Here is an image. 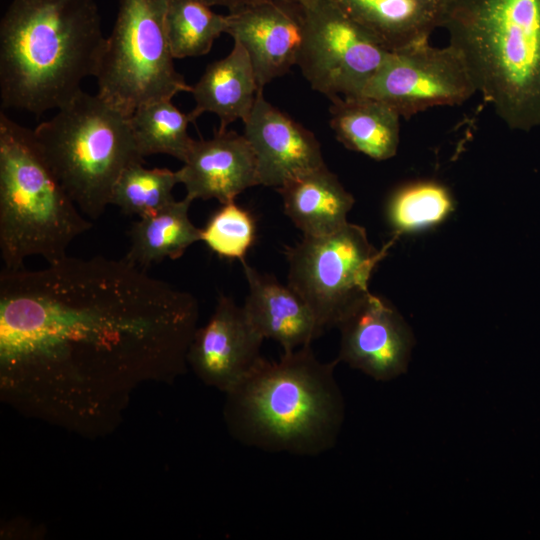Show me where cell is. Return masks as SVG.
I'll return each instance as SVG.
<instances>
[{
	"mask_svg": "<svg viewBox=\"0 0 540 540\" xmlns=\"http://www.w3.org/2000/svg\"><path fill=\"white\" fill-rule=\"evenodd\" d=\"M192 200H174L164 209L135 221L128 231L129 250L124 257L129 263L146 270L165 258L177 259L195 242L201 241L202 230L190 220Z\"/></svg>",
	"mask_w": 540,
	"mask_h": 540,
	"instance_id": "44dd1931",
	"label": "cell"
},
{
	"mask_svg": "<svg viewBox=\"0 0 540 540\" xmlns=\"http://www.w3.org/2000/svg\"><path fill=\"white\" fill-rule=\"evenodd\" d=\"M338 361L377 381L407 371L414 346L411 328L385 299L369 293L341 321Z\"/></svg>",
	"mask_w": 540,
	"mask_h": 540,
	"instance_id": "8fae6325",
	"label": "cell"
},
{
	"mask_svg": "<svg viewBox=\"0 0 540 540\" xmlns=\"http://www.w3.org/2000/svg\"><path fill=\"white\" fill-rule=\"evenodd\" d=\"M208 6H225L228 9L244 0H198Z\"/></svg>",
	"mask_w": 540,
	"mask_h": 540,
	"instance_id": "4316f807",
	"label": "cell"
},
{
	"mask_svg": "<svg viewBox=\"0 0 540 540\" xmlns=\"http://www.w3.org/2000/svg\"><path fill=\"white\" fill-rule=\"evenodd\" d=\"M442 28L497 116L540 126V0H449Z\"/></svg>",
	"mask_w": 540,
	"mask_h": 540,
	"instance_id": "277c9868",
	"label": "cell"
},
{
	"mask_svg": "<svg viewBox=\"0 0 540 540\" xmlns=\"http://www.w3.org/2000/svg\"><path fill=\"white\" fill-rule=\"evenodd\" d=\"M179 183L177 172L166 168L148 169L143 163L127 167L116 181L110 204L126 215L140 218L164 209L175 199L173 189Z\"/></svg>",
	"mask_w": 540,
	"mask_h": 540,
	"instance_id": "d4e9b609",
	"label": "cell"
},
{
	"mask_svg": "<svg viewBox=\"0 0 540 540\" xmlns=\"http://www.w3.org/2000/svg\"><path fill=\"white\" fill-rule=\"evenodd\" d=\"M260 90L243 135L256 158L259 185L279 188L325 164L315 135L268 102Z\"/></svg>",
	"mask_w": 540,
	"mask_h": 540,
	"instance_id": "5bb4252c",
	"label": "cell"
},
{
	"mask_svg": "<svg viewBox=\"0 0 540 540\" xmlns=\"http://www.w3.org/2000/svg\"><path fill=\"white\" fill-rule=\"evenodd\" d=\"M454 209L447 187L433 180H420L398 188L387 204V218L398 234L414 233L444 221Z\"/></svg>",
	"mask_w": 540,
	"mask_h": 540,
	"instance_id": "cb8c5ba5",
	"label": "cell"
},
{
	"mask_svg": "<svg viewBox=\"0 0 540 540\" xmlns=\"http://www.w3.org/2000/svg\"><path fill=\"white\" fill-rule=\"evenodd\" d=\"M165 99L139 106L130 116V124L143 157L167 154L184 162L194 139L187 128L192 122L190 114L181 112Z\"/></svg>",
	"mask_w": 540,
	"mask_h": 540,
	"instance_id": "7402d4cb",
	"label": "cell"
},
{
	"mask_svg": "<svg viewBox=\"0 0 540 540\" xmlns=\"http://www.w3.org/2000/svg\"><path fill=\"white\" fill-rule=\"evenodd\" d=\"M248 284L244 310L264 339L279 343L284 352L311 345L324 331L303 298L288 284L260 273L241 261Z\"/></svg>",
	"mask_w": 540,
	"mask_h": 540,
	"instance_id": "2e32d148",
	"label": "cell"
},
{
	"mask_svg": "<svg viewBox=\"0 0 540 540\" xmlns=\"http://www.w3.org/2000/svg\"><path fill=\"white\" fill-rule=\"evenodd\" d=\"M263 341L244 307L221 294L208 322L197 328L187 361L205 384L226 393L263 359Z\"/></svg>",
	"mask_w": 540,
	"mask_h": 540,
	"instance_id": "4fadbf2b",
	"label": "cell"
},
{
	"mask_svg": "<svg viewBox=\"0 0 540 540\" xmlns=\"http://www.w3.org/2000/svg\"><path fill=\"white\" fill-rule=\"evenodd\" d=\"M201 230V241L213 252L240 261L245 259L255 239L252 215L235 201L222 204Z\"/></svg>",
	"mask_w": 540,
	"mask_h": 540,
	"instance_id": "484cf974",
	"label": "cell"
},
{
	"mask_svg": "<svg viewBox=\"0 0 540 540\" xmlns=\"http://www.w3.org/2000/svg\"><path fill=\"white\" fill-rule=\"evenodd\" d=\"M105 43L94 0H12L0 22L2 110L68 104L96 77Z\"/></svg>",
	"mask_w": 540,
	"mask_h": 540,
	"instance_id": "7a4b0ae2",
	"label": "cell"
},
{
	"mask_svg": "<svg viewBox=\"0 0 540 540\" xmlns=\"http://www.w3.org/2000/svg\"><path fill=\"white\" fill-rule=\"evenodd\" d=\"M43 157L33 130L0 112V252L4 269L40 255L48 264L67 256L92 224Z\"/></svg>",
	"mask_w": 540,
	"mask_h": 540,
	"instance_id": "5b68a950",
	"label": "cell"
},
{
	"mask_svg": "<svg viewBox=\"0 0 540 540\" xmlns=\"http://www.w3.org/2000/svg\"><path fill=\"white\" fill-rule=\"evenodd\" d=\"M388 51L429 40L449 0H331Z\"/></svg>",
	"mask_w": 540,
	"mask_h": 540,
	"instance_id": "e0dca14e",
	"label": "cell"
},
{
	"mask_svg": "<svg viewBox=\"0 0 540 540\" xmlns=\"http://www.w3.org/2000/svg\"><path fill=\"white\" fill-rule=\"evenodd\" d=\"M198 317L191 293L124 258L3 268L2 393L61 424H109L140 384L186 371Z\"/></svg>",
	"mask_w": 540,
	"mask_h": 540,
	"instance_id": "6da1fadb",
	"label": "cell"
},
{
	"mask_svg": "<svg viewBox=\"0 0 540 540\" xmlns=\"http://www.w3.org/2000/svg\"><path fill=\"white\" fill-rule=\"evenodd\" d=\"M49 167L79 210L99 218L130 165L144 163L129 115L81 90L33 130Z\"/></svg>",
	"mask_w": 540,
	"mask_h": 540,
	"instance_id": "8992f818",
	"label": "cell"
},
{
	"mask_svg": "<svg viewBox=\"0 0 540 540\" xmlns=\"http://www.w3.org/2000/svg\"><path fill=\"white\" fill-rule=\"evenodd\" d=\"M339 361H320L311 345L262 359L226 392L224 418L240 443L268 452L316 456L333 448L345 417L335 378Z\"/></svg>",
	"mask_w": 540,
	"mask_h": 540,
	"instance_id": "3957f363",
	"label": "cell"
},
{
	"mask_svg": "<svg viewBox=\"0 0 540 540\" xmlns=\"http://www.w3.org/2000/svg\"><path fill=\"white\" fill-rule=\"evenodd\" d=\"M476 92L460 53L450 44L434 47L426 40L389 51L362 95L410 118L430 108L460 105Z\"/></svg>",
	"mask_w": 540,
	"mask_h": 540,
	"instance_id": "30bf717a",
	"label": "cell"
},
{
	"mask_svg": "<svg viewBox=\"0 0 540 540\" xmlns=\"http://www.w3.org/2000/svg\"><path fill=\"white\" fill-rule=\"evenodd\" d=\"M168 0H121L96 74L97 94L127 115L191 92L175 69L165 17Z\"/></svg>",
	"mask_w": 540,
	"mask_h": 540,
	"instance_id": "52a82bcc",
	"label": "cell"
},
{
	"mask_svg": "<svg viewBox=\"0 0 540 540\" xmlns=\"http://www.w3.org/2000/svg\"><path fill=\"white\" fill-rule=\"evenodd\" d=\"M177 172L190 200L235 201L246 189L259 185L254 151L243 134L218 129L210 139L194 140Z\"/></svg>",
	"mask_w": 540,
	"mask_h": 540,
	"instance_id": "9a60e30c",
	"label": "cell"
},
{
	"mask_svg": "<svg viewBox=\"0 0 540 540\" xmlns=\"http://www.w3.org/2000/svg\"><path fill=\"white\" fill-rule=\"evenodd\" d=\"M165 24L173 57L182 59L207 54L228 21L198 0H168Z\"/></svg>",
	"mask_w": 540,
	"mask_h": 540,
	"instance_id": "603a6c76",
	"label": "cell"
},
{
	"mask_svg": "<svg viewBox=\"0 0 540 540\" xmlns=\"http://www.w3.org/2000/svg\"><path fill=\"white\" fill-rule=\"evenodd\" d=\"M366 230L346 223L333 233L303 236L286 250L288 285L306 302L324 331L341 321L369 293L368 282L386 254Z\"/></svg>",
	"mask_w": 540,
	"mask_h": 540,
	"instance_id": "ba28073f",
	"label": "cell"
},
{
	"mask_svg": "<svg viewBox=\"0 0 540 540\" xmlns=\"http://www.w3.org/2000/svg\"><path fill=\"white\" fill-rule=\"evenodd\" d=\"M260 90L256 75L245 48L234 42L231 52L210 63L200 79L192 86L195 107L189 113L194 122L205 112L220 119L219 129L240 119H248Z\"/></svg>",
	"mask_w": 540,
	"mask_h": 540,
	"instance_id": "ac0fdd59",
	"label": "cell"
},
{
	"mask_svg": "<svg viewBox=\"0 0 540 540\" xmlns=\"http://www.w3.org/2000/svg\"><path fill=\"white\" fill-rule=\"evenodd\" d=\"M285 214L303 236H323L348 223L354 198L326 165L277 188Z\"/></svg>",
	"mask_w": 540,
	"mask_h": 540,
	"instance_id": "d6986e66",
	"label": "cell"
},
{
	"mask_svg": "<svg viewBox=\"0 0 540 540\" xmlns=\"http://www.w3.org/2000/svg\"><path fill=\"white\" fill-rule=\"evenodd\" d=\"M330 127L347 149L383 161L395 156L401 116L386 103L368 96L331 100Z\"/></svg>",
	"mask_w": 540,
	"mask_h": 540,
	"instance_id": "ffe728a7",
	"label": "cell"
},
{
	"mask_svg": "<svg viewBox=\"0 0 540 540\" xmlns=\"http://www.w3.org/2000/svg\"><path fill=\"white\" fill-rule=\"evenodd\" d=\"M227 21L226 33L247 51L261 89L297 65L304 37L298 0H244Z\"/></svg>",
	"mask_w": 540,
	"mask_h": 540,
	"instance_id": "7c38bea8",
	"label": "cell"
},
{
	"mask_svg": "<svg viewBox=\"0 0 540 540\" xmlns=\"http://www.w3.org/2000/svg\"><path fill=\"white\" fill-rule=\"evenodd\" d=\"M304 37L297 65L330 101L362 96L389 51L331 0H298Z\"/></svg>",
	"mask_w": 540,
	"mask_h": 540,
	"instance_id": "9c48e42d",
	"label": "cell"
}]
</instances>
